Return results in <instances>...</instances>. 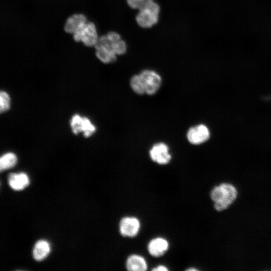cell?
Segmentation results:
<instances>
[{
    "instance_id": "cell-1",
    "label": "cell",
    "mask_w": 271,
    "mask_h": 271,
    "mask_svg": "<svg viewBox=\"0 0 271 271\" xmlns=\"http://www.w3.org/2000/svg\"><path fill=\"white\" fill-rule=\"evenodd\" d=\"M211 198L215 202L214 207L217 211H222L234 201L237 196V191L232 185L222 184L213 188Z\"/></svg>"
},
{
    "instance_id": "cell-2",
    "label": "cell",
    "mask_w": 271,
    "mask_h": 271,
    "mask_svg": "<svg viewBox=\"0 0 271 271\" xmlns=\"http://www.w3.org/2000/svg\"><path fill=\"white\" fill-rule=\"evenodd\" d=\"M160 13V6L153 1L139 10L136 17V22L142 28H150L158 22Z\"/></svg>"
},
{
    "instance_id": "cell-3",
    "label": "cell",
    "mask_w": 271,
    "mask_h": 271,
    "mask_svg": "<svg viewBox=\"0 0 271 271\" xmlns=\"http://www.w3.org/2000/svg\"><path fill=\"white\" fill-rule=\"evenodd\" d=\"M94 47L96 57L102 63L109 64L116 60L117 55L105 35L98 38Z\"/></svg>"
},
{
    "instance_id": "cell-4",
    "label": "cell",
    "mask_w": 271,
    "mask_h": 271,
    "mask_svg": "<svg viewBox=\"0 0 271 271\" xmlns=\"http://www.w3.org/2000/svg\"><path fill=\"white\" fill-rule=\"evenodd\" d=\"M70 124L74 134H77L81 132L85 138L90 137L96 131L95 126L88 117L81 116L78 114L72 116Z\"/></svg>"
},
{
    "instance_id": "cell-5",
    "label": "cell",
    "mask_w": 271,
    "mask_h": 271,
    "mask_svg": "<svg viewBox=\"0 0 271 271\" xmlns=\"http://www.w3.org/2000/svg\"><path fill=\"white\" fill-rule=\"evenodd\" d=\"M144 83L146 94L149 95L155 94L160 88L162 77L156 71L145 69L139 73Z\"/></svg>"
},
{
    "instance_id": "cell-6",
    "label": "cell",
    "mask_w": 271,
    "mask_h": 271,
    "mask_svg": "<svg viewBox=\"0 0 271 271\" xmlns=\"http://www.w3.org/2000/svg\"><path fill=\"white\" fill-rule=\"evenodd\" d=\"M73 35L76 42H82L86 46H94L98 37L95 25L92 22H87L79 31Z\"/></svg>"
},
{
    "instance_id": "cell-7",
    "label": "cell",
    "mask_w": 271,
    "mask_h": 271,
    "mask_svg": "<svg viewBox=\"0 0 271 271\" xmlns=\"http://www.w3.org/2000/svg\"><path fill=\"white\" fill-rule=\"evenodd\" d=\"M151 159L161 165L168 164L172 159L168 145L163 142L155 144L149 151Z\"/></svg>"
},
{
    "instance_id": "cell-8",
    "label": "cell",
    "mask_w": 271,
    "mask_h": 271,
    "mask_svg": "<svg viewBox=\"0 0 271 271\" xmlns=\"http://www.w3.org/2000/svg\"><path fill=\"white\" fill-rule=\"evenodd\" d=\"M186 137L188 142L192 145H200L209 139L210 131L205 124H197L188 129Z\"/></svg>"
},
{
    "instance_id": "cell-9",
    "label": "cell",
    "mask_w": 271,
    "mask_h": 271,
    "mask_svg": "<svg viewBox=\"0 0 271 271\" xmlns=\"http://www.w3.org/2000/svg\"><path fill=\"white\" fill-rule=\"evenodd\" d=\"M140 220L133 216L124 217L119 222V232L121 235L124 237L136 236L140 231Z\"/></svg>"
},
{
    "instance_id": "cell-10",
    "label": "cell",
    "mask_w": 271,
    "mask_h": 271,
    "mask_svg": "<svg viewBox=\"0 0 271 271\" xmlns=\"http://www.w3.org/2000/svg\"><path fill=\"white\" fill-rule=\"evenodd\" d=\"M169 243L165 238L158 237L151 240L148 243V249L153 256L159 257L164 254L168 250Z\"/></svg>"
},
{
    "instance_id": "cell-11",
    "label": "cell",
    "mask_w": 271,
    "mask_h": 271,
    "mask_svg": "<svg viewBox=\"0 0 271 271\" xmlns=\"http://www.w3.org/2000/svg\"><path fill=\"white\" fill-rule=\"evenodd\" d=\"M87 22V19L84 15L74 14L67 19L64 26V30L68 33L74 34L80 30Z\"/></svg>"
},
{
    "instance_id": "cell-12",
    "label": "cell",
    "mask_w": 271,
    "mask_h": 271,
    "mask_svg": "<svg viewBox=\"0 0 271 271\" xmlns=\"http://www.w3.org/2000/svg\"><path fill=\"white\" fill-rule=\"evenodd\" d=\"M106 36L110 43L114 52L117 56L124 54L127 51L125 42L122 39L119 34L115 32H109Z\"/></svg>"
},
{
    "instance_id": "cell-13",
    "label": "cell",
    "mask_w": 271,
    "mask_h": 271,
    "mask_svg": "<svg viewBox=\"0 0 271 271\" xmlns=\"http://www.w3.org/2000/svg\"><path fill=\"white\" fill-rule=\"evenodd\" d=\"M8 182L13 189L19 191L24 189L29 185V179L25 173H12L8 176Z\"/></svg>"
},
{
    "instance_id": "cell-14",
    "label": "cell",
    "mask_w": 271,
    "mask_h": 271,
    "mask_svg": "<svg viewBox=\"0 0 271 271\" xmlns=\"http://www.w3.org/2000/svg\"><path fill=\"white\" fill-rule=\"evenodd\" d=\"M125 266L129 271H145L148 268L145 258L138 254L129 255L126 260Z\"/></svg>"
},
{
    "instance_id": "cell-15",
    "label": "cell",
    "mask_w": 271,
    "mask_h": 271,
    "mask_svg": "<svg viewBox=\"0 0 271 271\" xmlns=\"http://www.w3.org/2000/svg\"><path fill=\"white\" fill-rule=\"evenodd\" d=\"M49 243L45 240L41 239L37 241L33 249V256L37 261L45 259L50 252Z\"/></svg>"
},
{
    "instance_id": "cell-16",
    "label": "cell",
    "mask_w": 271,
    "mask_h": 271,
    "mask_svg": "<svg viewBox=\"0 0 271 271\" xmlns=\"http://www.w3.org/2000/svg\"><path fill=\"white\" fill-rule=\"evenodd\" d=\"M17 162L16 154L12 152H8L3 154L0 158V170L1 171L14 167Z\"/></svg>"
},
{
    "instance_id": "cell-17",
    "label": "cell",
    "mask_w": 271,
    "mask_h": 271,
    "mask_svg": "<svg viewBox=\"0 0 271 271\" xmlns=\"http://www.w3.org/2000/svg\"><path fill=\"white\" fill-rule=\"evenodd\" d=\"M129 85L132 90L138 95L146 94V89L139 74L133 75L130 79Z\"/></svg>"
},
{
    "instance_id": "cell-18",
    "label": "cell",
    "mask_w": 271,
    "mask_h": 271,
    "mask_svg": "<svg viewBox=\"0 0 271 271\" xmlns=\"http://www.w3.org/2000/svg\"><path fill=\"white\" fill-rule=\"evenodd\" d=\"M11 107V97L8 92L2 90L0 93V110L1 112H5Z\"/></svg>"
},
{
    "instance_id": "cell-19",
    "label": "cell",
    "mask_w": 271,
    "mask_h": 271,
    "mask_svg": "<svg viewBox=\"0 0 271 271\" xmlns=\"http://www.w3.org/2000/svg\"><path fill=\"white\" fill-rule=\"evenodd\" d=\"M154 0H126L127 5L131 9L139 10Z\"/></svg>"
},
{
    "instance_id": "cell-20",
    "label": "cell",
    "mask_w": 271,
    "mask_h": 271,
    "mask_svg": "<svg viewBox=\"0 0 271 271\" xmlns=\"http://www.w3.org/2000/svg\"><path fill=\"white\" fill-rule=\"evenodd\" d=\"M152 270L155 271H166L168 270V268L164 265H159L153 268Z\"/></svg>"
},
{
    "instance_id": "cell-21",
    "label": "cell",
    "mask_w": 271,
    "mask_h": 271,
    "mask_svg": "<svg viewBox=\"0 0 271 271\" xmlns=\"http://www.w3.org/2000/svg\"><path fill=\"white\" fill-rule=\"evenodd\" d=\"M197 270V269L196 268H190V269H188V270Z\"/></svg>"
}]
</instances>
